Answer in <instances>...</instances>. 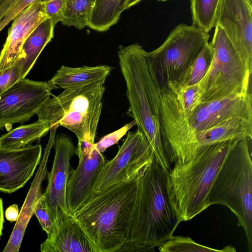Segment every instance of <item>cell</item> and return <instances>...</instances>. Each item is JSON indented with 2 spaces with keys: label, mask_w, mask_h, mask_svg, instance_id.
Returning a JSON list of instances; mask_svg holds the SVG:
<instances>
[{
  "label": "cell",
  "mask_w": 252,
  "mask_h": 252,
  "mask_svg": "<svg viewBox=\"0 0 252 252\" xmlns=\"http://www.w3.org/2000/svg\"><path fill=\"white\" fill-rule=\"evenodd\" d=\"M158 0L161 1H165L166 0Z\"/></svg>",
  "instance_id": "obj_39"
},
{
  "label": "cell",
  "mask_w": 252,
  "mask_h": 252,
  "mask_svg": "<svg viewBox=\"0 0 252 252\" xmlns=\"http://www.w3.org/2000/svg\"><path fill=\"white\" fill-rule=\"evenodd\" d=\"M160 252H234L236 250L231 245L221 250L213 249L194 242L189 237L174 236L173 235L162 245L158 247Z\"/></svg>",
  "instance_id": "obj_28"
},
{
  "label": "cell",
  "mask_w": 252,
  "mask_h": 252,
  "mask_svg": "<svg viewBox=\"0 0 252 252\" xmlns=\"http://www.w3.org/2000/svg\"><path fill=\"white\" fill-rule=\"evenodd\" d=\"M210 42L213 51L211 64L200 80L207 102L249 93L252 72L223 30L218 25Z\"/></svg>",
  "instance_id": "obj_8"
},
{
  "label": "cell",
  "mask_w": 252,
  "mask_h": 252,
  "mask_svg": "<svg viewBox=\"0 0 252 252\" xmlns=\"http://www.w3.org/2000/svg\"><path fill=\"white\" fill-rule=\"evenodd\" d=\"M42 195L40 189H38L33 197L32 196L29 197L27 195L9 239L2 250L3 252H19L28 223L34 213L35 204Z\"/></svg>",
  "instance_id": "obj_24"
},
{
  "label": "cell",
  "mask_w": 252,
  "mask_h": 252,
  "mask_svg": "<svg viewBox=\"0 0 252 252\" xmlns=\"http://www.w3.org/2000/svg\"><path fill=\"white\" fill-rule=\"evenodd\" d=\"M213 57V49L210 43L208 42L195 59L186 79L180 87L189 86L199 82L209 68Z\"/></svg>",
  "instance_id": "obj_29"
},
{
  "label": "cell",
  "mask_w": 252,
  "mask_h": 252,
  "mask_svg": "<svg viewBox=\"0 0 252 252\" xmlns=\"http://www.w3.org/2000/svg\"><path fill=\"white\" fill-rule=\"evenodd\" d=\"M146 53L142 46L137 43L120 45L119 48V62L129 103L126 114L133 118L137 128L145 135L155 158L167 173L171 167L161 138L160 92L150 76Z\"/></svg>",
  "instance_id": "obj_2"
},
{
  "label": "cell",
  "mask_w": 252,
  "mask_h": 252,
  "mask_svg": "<svg viewBox=\"0 0 252 252\" xmlns=\"http://www.w3.org/2000/svg\"><path fill=\"white\" fill-rule=\"evenodd\" d=\"M34 214L43 230L46 232L47 239L51 238L55 232V223L49 213L46 198L43 194L39 197L35 204Z\"/></svg>",
  "instance_id": "obj_31"
},
{
  "label": "cell",
  "mask_w": 252,
  "mask_h": 252,
  "mask_svg": "<svg viewBox=\"0 0 252 252\" xmlns=\"http://www.w3.org/2000/svg\"><path fill=\"white\" fill-rule=\"evenodd\" d=\"M236 119L252 121L251 92L203 102L189 121L196 133Z\"/></svg>",
  "instance_id": "obj_15"
},
{
  "label": "cell",
  "mask_w": 252,
  "mask_h": 252,
  "mask_svg": "<svg viewBox=\"0 0 252 252\" xmlns=\"http://www.w3.org/2000/svg\"><path fill=\"white\" fill-rule=\"evenodd\" d=\"M181 222L169 197L167 173L154 156L140 175L129 241L155 248L168 240Z\"/></svg>",
  "instance_id": "obj_4"
},
{
  "label": "cell",
  "mask_w": 252,
  "mask_h": 252,
  "mask_svg": "<svg viewBox=\"0 0 252 252\" xmlns=\"http://www.w3.org/2000/svg\"><path fill=\"white\" fill-rule=\"evenodd\" d=\"M55 26L49 18L42 22L23 43L14 62L21 68L24 78L40 53L54 37Z\"/></svg>",
  "instance_id": "obj_20"
},
{
  "label": "cell",
  "mask_w": 252,
  "mask_h": 252,
  "mask_svg": "<svg viewBox=\"0 0 252 252\" xmlns=\"http://www.w3.org/2000/svg\"><path fill=\"white\" fill-rule=\"evenodd\" d=\"M172 92L174 93L182 109L189 117L196 112L202 103L204 94L200 81L193 85L181 86Z\"/></svg>",
  "instance_id": "obj_27"
},
{
  "label": "cell",
  "mask_w": 252,
  "mask_h": 252,
  "mask_svg": "<svg viewBox=\"0 0 252 252\" xmlns=\"http://www.w3.org/2000/svg\"><path fill=\"white\" fill-rule=\"evenodd\" d=\"M135 125H136L135 122L133 120L120 128L104 136L97 143L94 144V147L99 153H103L109 147L118 143L119 140Z\"/></svg>",
  "instance_id": "obj_32"
},
{
  "label": "cell",
  "mask_w": 252,
  "mask_h": 252,
  "mask_svg": "<svg viewBox=\"0 0 252 252\" xmlns=\"http://www.w3.org/2000/svg\"><path fill=\"white\" fill-rule=\"evenodd\" d=\"M209 33L196 26L181 23L158 48L146 52L150 76L160 91H173L186 79L195 59L208 42Z\"/></svg>",
  "instance_id": "obj_6"
},
{
  "label": "cell",
  "mask_w": 252,
  "mask_h": 252,
  "mask_svg": "<svg viewBox=\"0 0 252 252\" xmlns=\"http://www.w3.org/2000/svg\"><path fill=\"white\" fill-rule=\"evenodd\" d=\"M96 0H65L63 25L82 30L88 26Z\"/></svg>",
  "instance_id": "obj_25"
},
{
  "label": "cell",
  "mask_w": 252,
  "mask_h": 252,
  "mask_svg": "<svg viewBox=\"0 0 252 252\" xmlns=\"http://www.w3.org/2000/svg\"><path fill=\"white\" fill-rule=\"evenodd\" d=\"M77 168L72 170L66 187V202L72 214L91 195L99 173L106 162L102 153L94 147L88 154H81Z\"/></svg>",
  "instance_id": "obj_16"
},
{
  "label": "cell",
  "mask_w": 252,
  "mask_h": 252,
  "mask_svg": "<svg viewBox=\"0 0 252 252\" xmlns=\"http://www.w3.org/2000/svg\"><path fill=\"white\" fill-rule=\"evenodd\" d=\"M246 138L252 139V121L233 119L196 133L200 150L214 143Z\"/></svg>",
  "instance_id": "obj_21"
},
{
  "label": "cell",
  "mask_w": 252,
  "mask_h": 252,
  "mask_svg": "<svg viewBox=\"0 0 252 252\" xmlns=\"http://www.w3.org/2000/svg\"><path fill=\"white\" fill-rule=\"evenodd\" d=\"M41 252H95L78 223L70 213H63L52 237L40 246Z\"/></svg>",
  "instance_id": "obj_18"
},
{
  "label": "cell",
  "mask_w": 252,
  "mask_h": 252,
  "mask_svg": "<svg viewBox=\"0 0 252 252\" xmlns=\"http://www.w3.org/2000/svg\"><path fill=\"white\" fill-rule=\"evenodd\" d=\"M46 14L53 25L61 22L63 18L65 0H43Z\"/></svg>",
  "instance_id": "obj_34"
},
{
  "label": "cell",
  "mask_w": 252,
  "mask_h": 252,
  "mask_svg": "<svg viewBox=\"0 0 252 252\" xmlns=\"http://www.w3.org/2000/svg\"><path fill=\"white\" fill-rule=\"evenodd\" d=\"M127 0H96L88 26L99 32L107 31L119 20Z\"/></svg>",
  "instance_id": "obj_23"
},
{
  "label": "cell",
  "mask_w": 252,
  "mask_h": 252,
  "mask_svg": "<svg viewBox=\"0 0 252 252\" xmlns=\"http://www.w3.org/2000/svg\"><path fill=\"white\" fill-rule=\"evenodd\" d=\"M216 25L223 30L252 72V0H221Z\"/></svg>",
  "instance_id": "obj_12"
},
{
  "label": "cell",
  "mask_w": 252,
  "mask_h": 252,
  "mask_svg": "<svg viewBox=\"0 0 252 252\" xmlns=\"http://www.w3.org/2000/svg\"><path fill=\"white\" fill-rule=\"evenodd\" d=\"M239 140L207 145L188 161L174 164L167 173L169 197L181 222L191 220L209 207L210 187L228 154Z\"/></svg>",
  "instance_id": "obj_3"
},
{
  "label": "cell",
  "mask_w": 252,
  "mask_h": 252,
  "mask_svg": "<svg viewBox=\"0 0 252 252\" xmlns=\"http://www.w3.org/2000/svg\"><path fill=\"white\" fill-rule=\"evenodd\" d=\"M221 0H190L192 25L209 33L215 27Z\"/></svg>",
  "instance_id": "obj_26"
},
{
  "label": "cell",
  "mask_w": 252,
  "mask_h": 252,
  "mask_svg": "<svg viewBox=\"0 0 252 252\" xmlns=\"http://www.w3.org/2000/svg\"><path fill=\"white\" fill-rule=\"evenodd\" d=\"M142 170L128 181L92 193L71 214L95 252H118L129 242Z\"/></svg>",
  "instance_id": "obj_1"
},
{
  "label": "cell",
  "mask_w": 252,
  "mask_h": 252,
  "mask_svg": "<svg viewBox=\"0 0 252 252\" xmlns=\"http://www.w3.org/2000/svg\"><path fill=\"white\" fill-rule=\"evenodd\" d=\"M50 129L49 123L40 120L31 124L17 127L0 137V149L23 148L40 139Z\"/></svg>",
  "instance_id": "obj_22"
},
{
  "label": "cell",
  "mask_w": 252,
  "mask_h": 252,
  "mask_svg": "<svg viewBox=\"0 0 252 252\" xmlns=\"http://www.w3.org/2000/svg\"><path fill=\"white\" fill-rule=\"evenodd\" d=\"M160 96L161 138L166 158L170 166L185 163L200 151L196 132L174 93L163 90Z\"/></svg>",
  "instance_id": "obj_9"
},
{
  "label": "cell",
  "mask_w": 252,
  "mask_h": 252,
  "mask_svg": "<svg viewBox=\"0 0 252 252\" xmlns=\"http://www.w3.org/2000/svg\"><path fill=\"white\" fill-rule=\"evenodd\" d=\"M128 132L116 156L103 166L92 193L133 179L154 156L149 142L140 130Z\"/></svg>",
  "instance_id": "obj_10"
},
{
  "label": "cell",
  "mask_w": 252,
  "mask_h": 252,
  "mask_svg": "<svg viewBox=\"0 0 252 252\" xmlns=\"http://www.w3.org/2000/svg\"><path fill=\"white\" fill-rule=\"evenodd\" d=\"M55 155L48 184L43 194L49 213L56 223L63 212L69 213L66 202V187L72 170L70 161L76 154V148L71 138L63 133L55 136Z\"/></svg>",
  "instance_id": "obj_13"
},
{
  "label": "cell",
  "mask_w": 252,
  "mask_h": 252,
  "mask_svg": "<svg viewBox=\"0 0 252 252\" xmlns=\"http://www.w3.org/2000/svg\"><path fill=\"white\" fill-rule=\"evenodd\" d=\"M21 79L22 70L16 63L0 71V95Z\"/></svg>",
  "instance_id": "obj_33"
},
{
  "label": "cell",
  "mask_w": 252,
  "mask_h": 252,
  "mask_svg": "<svg viewBox=\"0 0 252 252\" xmlns=\"http://www.w3.org/2000/svg\"><path fill=\"white\" fill-rule=\"evenodd\" d=\"M141 0H127L126 5V9H128L130 7L137 4Z\"/></svg>",
  "instance_id": "obj_38"
},
{
  "label": "cell",
  "mask_w": 252,
  "mask_h": 252,
  "mask_svg": "<svg viewBox=\"0 0 252 252\" xmlns=\"http://www.w3.org/2000/svg\"><path fill=\"white\" fill-rule=\"evenodd\" d=\"M36 0H0V32Z\"/></svg>",
  "instance_id": "obj_30"
},
{
  "label": "cell",
  "mask_w": 252,
  "mask_h": 252,
  "mask_svg": "<svg viewBox=\"0 0 252 252\" xmlns=\"http://www.w3.org/2000/svg\"><path fill=\"white\" fill-rule=\"evenodd\" d=\"M47 18L43 0H36L14 19L0 53V71L14 63L26 39Z\"/></svg>",
  "instance_id": "obj_17"
},
{
  "label": "cell",
  "mask_w": 252,
  "mask_h": 252,
  "mask_svg": "<svg viewBox=\"0 0 252 252\" xmlns=\"http://www.w3.org/2000/svg\"><path fill=\"white\" fill-rule=\"evenodd\" d=\"M154 248H150L138 245L129 241L126 245L120 249L118 252H154Z\"/></svg>",
  "instance_id": "obj_35"
},
{
  "label": "cell",
  "mask_w": 252,
  "mask_h": 252,
  "mask_svg": "<svg viewBox=\"0 0 252 252\" xmlns=\"http://www.w3.org/2000/svg\"><path fill=\"white\" fill-rule=\"evenodd\" d=\"M41 154L40 144L19 149H0V191L11 193L24 186L39 163Z\"/></svg>",
  "instance_id": "obj_14"
},
{
  "label": "cell",
  "mask_w": 252,
  "mask_h": 252,
  "mask_svg": "<svg viewBox=\"0 0 252 252\" xmlns=\"http://www.w3.org/2000/svg\"><path fill=\"white\" fill-rule=\"evenodd\" d=\"M104 83H97L80 88L64 90L49 98L36 115L49 123L50 128L62 126L77 136L78 141L94 143L102 109Z\"/></svg>",
  "instance_id": "obj_7"
},
{
  "label": "cell",
  "mask_w": 252,
  "mask_h": 252,
  "mask_svg": "<svg viewBox=\"0 0 252 252\" xmlns=\"http://www.w3.org/2000/svg\"><path fill=\"white\" fill-rule=\"evenodd\" d=\"M252 139L238 141L224 160L208 194L209 206L228 207L238 219L252 252Z\"/></svg>",
  "instance_id": "obj_5"
},
{
  "label": "cell",
  "mask_w": 252,
  "mask_h": 252,
  "mask_svg": "<svg viewBox=\"0 0 252 252\" xmlns=\"http://www.w3.org/2000/svg\"><path fill=\"white\" fill-rule=\"evenodd\" d=\"M58 86L49 80L21 79L0 95V129H10L15 123L22 124L36 115Z\"/></svg>",
  "instance_id": "obj_11"
},
{
  "label": "cell",
  "mask_w": 252,
  "mask_h": 252,
  "mask_svg": "<svg viewBox=\"0 0 252 252\" xmlns=\"http://www.w3.org/2000/svg\"><path fill=\"white\" fill-rule=\"evenodd\" d=\"M5 215L8 220L11 222L16 221L19 215L18 206L16 204L10 206L6 209Z\"/></svg>",
  "instance_id": "obj_36"
},
{
  "label": "cell",
  "mask_w": 252,
  "mask_h": 252,
  "mask_svg": "<svg viewBox=\"0 0 252 252\" xmlns=\"http://www.w3.org/2000/svg\"><path fill=\"white\" fill-rule=\"evenodd\" d=\"M4 222L3 202L0 197V239L2 235V230Z\"/></svg>",
  "instance_id": "obj_37"
},
{
  "label": "cell",
  "mask_w": 252,
  "mask_h": 252,
  "mask_svg": "<svg viewBox=\"0 0 252 252\" xmlns=\"http://www.w3.org/2000/svg\"><path fill=\"white\" fill-rule=\"evenodd\" d=\"M112 69L107 65L78 67L62 65L50 80L64 90L80 88L99 82L104 83Z\"/></svg>",
  "instance_id": "obj_19"
}]
</instances>
